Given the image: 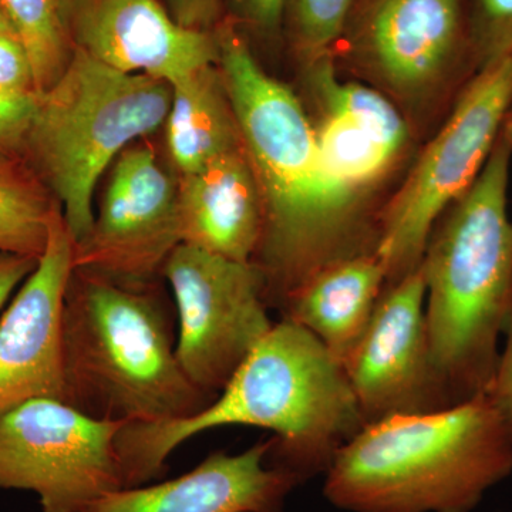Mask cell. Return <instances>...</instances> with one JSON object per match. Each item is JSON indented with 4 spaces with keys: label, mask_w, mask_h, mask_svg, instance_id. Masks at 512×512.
Returning a JSON list of instances; mask_svg holds the SVG:
<instances>
[{
    "label": "cell",
    "mask_w": 512,
    "mask_h": 512,
    "mask_svg": "<svg viewBox=\"0 0 512 512\" xmlns=\"http://www.w3.org/2000/svg\"><path fill=\"white\" fill-rule=\"evenodd\" d=\"M308 70L320 110L348 117L365 128L393 157L402 156L409 141V126L386 93L360 82L340 80L330 56L308 64Z\"/></svg>",
    "instance_id": "d6986e66"
},
{
    "label": "cell",
    "mask_w": 512,
    "mask_h": 512,
    "mask_svg": "<svg viewBox=\"0 0 512 512\" xmlns=\"http://www.w3.org/2000/svg\"><path fill=\"white\" fill-rule=\"evenodd\" d=\"M315 126L323 163L338 183L365 198L396 163L393 157L365 128L342 114L323 111Z\"/></svg>",
    "instance_id": "7402d4cb"
},
{
    "label": "cell",
    "mask_w": 512,
    "mask_h": 512,
    "mask_svg": "<svg viewBox=\"0 0 512 512\" xmlns=\"http://www.w3.org/2000/svg\"><path fill=\"white\" fill-rule=\"evenodd\" d=\"M239 12L256 28L272 32L284 15L286 0H237Z\"/></svg>",
    "instance_id": "f546056e"
},
{
    "label": "cell",
    "mask_w": 512,
    "mask_h": 512,
    "mask_svg": "<svg viewBox=\"0 0 512 512\" xmlns=\"http://www.w3.org/2000/svg\"><path fill=\"white\" fill-rule=\"evenodd\" d=\"M512 473V433L487 394L448 409L367 424L326 473L350 512H471Z\"/></svg>",
    "instance_id": "277c9868"
},
{
    "label": "cell",
    "mask_w": 512,
    "mask_h": 512,
    "mask_svg": "<svg viewBox=\"0 0 512 512\" xmlns=\"http://www.w3.org/2000/svg\"><path fill=\"white\" fill-rule=\"evenodd\" d=\"M421 266L384 288L343 363L365 424L453 407L431 356Z\"/></svg>",
    "instance_id": "8fae6325"
},
{
    "label": "cell",
    "mask_w": 512,
    "mask_h": 512,
    "mask_svg": "<svg viewBox=\"0 0 512 512\" xmlns=\"http://www.w3.org/2000/svg\"><path fill=\"white\" fill-rule=\"evenodd\" d=\"M511 161L500 134L476 183L437 221L421 259L431 356L454 406L490 389L510 318Z\"/></svg>",
    "instance_id": "3957f363"
},
{
    "label": "cell",
    "mask_w": 512,
    "mask_h": 512,
    "mask_svg": "<svg viewBox=\"0 0 512 512\" xmlns=\"http://www.w3.org/2000/svg\"><path fill=\"white\" fill-rule=\"evenodd\" d=\"M387 286L376 251L338 259L288 296L282 318L308 329L343 366L372 319Z\"/></svg>",
    "instance_id": "e0dca14e"
},
{
    "label": "cell",
    "mask_w": 512,
    "mask_h": 512,
    "mask_svg": "<svg viewBox=\"0 0 512 512\" xmlns=\"http://www.w3.org/2000/svg\"><path fill=\"white\" fill-rule=\"evenodd\" d=\"M215 35L218 66L264 205L254 264L265 276L266 302L281 311L323 266L376 251L377 234L365 198L338 183L323 163L313 121L291 87L262 69L232 26Z\"/></svg>",
    "instance_id": "6da1fadb"
},
{
    "label": "cell",
    "mask_w": 512,
    "mask_h": 512,
    "mask_svg": "<svg viewBox=\"0 0 512 512\" xmlns=\"http://www.w3.org/2000/svg\"><path fill=\"white\" fill-rule=\"evenodd\" d=\"M0 93L39 96L28 50L16 35H0Z\"/></svg>",
    "instance_id": "d4e9b609"
},
{
    "label": "cell",
    "mask_w": 512,
    "mask_h": 512,
    "mask_svg": "<svg viewBox=\"0 0 512 512\" xmlns=\"http://www.w3.org/2000/svg\"><path fill=\"white\" fill-rule=\"evenodd\" d=\"M225 426L272 431L269 466L302 483L328 473L340 448L366 424L345 367L308 329L282 318L201 412L123 426L117 453L124 488L163 476L175 448Z\"/></svg>",
    "instance_id": "7a4b0ae2"
},
{
    "label": "cell",
    "mask_w": 512,
    "mask_h": 512,
    "mask_svg": "<svg viewBox=\"0 0 512 512\" xmlns=\"http://www.w3.org/2000/svg\"><path fill=\"white\" fill-rule=\"evenodd\" d=\"M181 244L249 264L264 232V205L244 146L178 175Z\"/></svg>",
    "instance_id": "2e32d148"
},
{
    "label": "cell",
    "mask_w": 512,
    "mask_h": 512,
    "mask_svg": "<svg viewBox=\"0 0 512 512\" xmlns=\"http://www.w3.org/2000/svg\"><path fill=\"white\" fill-rule=\"evenodd\" d=\"M123 426L59 399L0 413V488L36 494L42 512H83L124 488L116 446Z\"/></svg>",
    "instance_id": "ba28073f"
},
{
    "label": "cell",
    "mask_w": 512,
    "mask_h": 512,
    "mask_svg": "<svg viewBox=\"0 0 512 512\" xmlns=\"http://www.w3.org/2000/svg\"><path fill=\"white\" fill-rule=\"evenodd\" d=\"M512 53V0H477L473 30L474 70Z\"/></svg>",
    "instance_id": "cb8c5ba5"
},
{
    "label": "cell",
    "mask_w": 512,
    "mask_h": 512,
    "mask_svg": "<svg viewBox=\"0 0 512 512\" xmlns=\"http://www.w3.org/2000/svg\"><path fill=\"white\" fill-rule=\"evenodd\" d=\"M63 383V402L127 426L185 419L215 399L185 376L148 286L77 268L64 296Z\"/></svg>",
    "instance_id": "5b68a950"
},
{
    "label": "cell",
    "mask_w": 512,
    "mask_h": 512,
    "mask_svg": "<svg viewBox=\"0 0 512 512\" xmlns=\"http://www.w3.org/2000/svg\"><path fill=\"white\" fill-rule=\"evenodd\" d=\"M178 174L146 138L111 165L89 234L74 245V268L148 286L181 244Z\"/></svg>",
    "instance_id": "30bf717a"
},
{
    "label": "cell",
    "mask_w": 512,
    "mask_h": 512,
    "mask_svg": "<svg viewBox=\"0 0 512 512\" xmlns=\"http://www.w3.org/2000/svg\"><path fill=\"white\" fill-rule=\"evenodd\" d=\"M501 136L505 138L508 146L512 148V104L510 110L507 111V116H505L503 127H501Z\"/></svg>",
    "instance_id": "1f68e13d"
},
{
    "label": "cell",
    "mask_w": 512,
    "mask_h": 512,
    "mask_svg": "<svg viewBox=\"0 0 512 512\" xmlns=\"http://www.w3.org/2000/svg\"><path fill=\"white\" fill-rule=\"evenodd\" d=\"M0 35H16L15 28H13L12 22H10L2 0H0Z\"/></svg>",
    "instance_id": "4dcf8cb0"
},
{
    "label": "cell",
    "mask_w": 512,
    "mask_h": 512,
    "mask_svg": "<svg viewBox=\"0 0 512 512\" xmlns=\"http://www.w3.org/2000/svg\"><path fill=\"white\" fill-rule=\"evenodd\" d=\"M39 259L0 252V309L8 302L9 296L23 284Z\"/></svg>",
    "instance_id": "f1b7e54d"
},
{
    "label": "cell",
    "mask_w": 512,
    "mask_h": 512,
    "mask_svg": "<svg viewBox=\"0 0 512 512\" xmlns=\"http://www.w3.org/2000/svg\"><path fill=\"white\" fill-rule=\"evenodd\" d=\"M60 205L40 185L0 156V252L39 259Z\"/></svg>",
    "instance_id": "44dd1931"
},
{
    "label": "cell",
    "mask_w": 512,
    "mask_h": 512,
    "mask_svg": "<svg viewBox=\"0 0 512 512\" xmlns=\"http://www.w3.org/2000/svg\"><path fill=\"white\" fill-rule=\"evenodd\" d=\"M20 42L28 50L37 94L60 79L74 55L73 0H2Z\"/></svg>",
    "instance_id": "ffe728a7"
},
{
    "label": "cell",
    "mask_w": 512,
    "mask_h": 512,
    "mask_svg": "<svg viewBox=\"0 0 512 512\" xmlns=\"http://www.w3.org/2000/svg\"><path fill=\"white\" fill-rule=\"evenodd\" d=\"M164 127L171 167L178 175L194 173L242 147L237 116L218 63L171 84Z\"/></svg>",
    "instance_id": "ac0fdd59"
},
{
    "label": "cell",
    "mask_w": 512,
    "mask_h": 512,
    "mask_svg": "<svg viewBox=\"0 0 512 512\" xmlns=\"http://www.w3.org/2000/svg\"><path fill=\"white\" fill-rule=\"evenodd\" d=\"M505 332L507 343L504 353H500L493 383L485 394L512 433V309Z\"/></svg>",
    "instance_id": "4316f807"
},
{
    "label": "cell",
    "mask_w": 512,
    "mask_h": 512,
    "mask_svg": "<svg viewBox=\"0 0 512 512\" xmlns=\"http://www.w3.org/2000/svg\"><path fill=\"white\" fill-rule=\"evenodd\" d=\"M296 47L306 64L330 56L355 0H289Z\"/></svg>",
    "instance_id": "603a6c76"
},
{
    "label": "cell",
    "mask_w": 512,
    "mask_h": 512,
    "mask_svg": "<svg viewBox=\"0 0 512 512\" xmlns=\"http://www.w3.org/2000/svg\"><path fill=\"white\" fill-rule=\"evenodd\" d=\"M271 446L259 441L244 453H212L184 476L121 488L83 512H282L299 481L269 466Z\"/></svg>",
    "instance_id": "9a60e30c"
},
{
    "label": "cell",
    "mask_w": 512,
    "mask_h": 512,
    "mask_svg": "<svg viewBox=\"0 0 512 512\" xmlns=\"http://www.w3.org/2000/svg\"><path fill=\"white\" fill-rule=\"evenodd\" d=\"M39 96L0 93V156L22 147L37 107Z\"/></svg>",
    "instance_id": "484cf974"
},
{
    "label": "cell",
    "mask_w": 512,
    "mask_h": 512,
    "mask_svg": "<svg viewBox=\"0 0 512 512\" xmlns=\"http://www.w3.org/2000/svg\"><path fill=\"white\" fill-rule=\"evenodd\" d=\"M74 241L57 210L45 252L0 318V413L64 397L63 309Z\"/></svg>",
    "instance_id": "7c38bea8"
},
{
    "label": "cell",
    "mask_w": 512,
    "mask_h": 512,
    "mask_svg": "<svg viewBox=\"0 0 512 512\" xmlns=\"http://www.w3.org/2000/svg\"><path fill=\"white\" fill-rule=\"evenodd\" d=\"M163 274L180 323L178 362L197 389L217 397L274 326L265 276L254 262L242 264L185 244L168 256Z\"/></svg>",
    "instance_id": "9c48e42d"
},
{
    "label": "cell",
    "mask_w": 512,
    "mask_h": 512,
    "mask_svg": "<svg viewBox=\"0 0 512 512\" xmlns=\"http://www.w3.org/2000/svg\"><path fill=\"white\" fill-rule=\"evenodd\" d=\"M461 0H377L367 18L365 62L384 93L420 103L456 70Z\"/></svg>",
    "instance_id": "5bb4252c"
},
{
    "label": "cell",
    "mask_w": 512,
    "mask_h": 512,
    "mask_svg": "<svg viewBox=\"0 0 512 512\" xmlns=\"http://www.w3.org/2000/svg\"><path fill=\"white\" fill-rule=\"evenodd\" d=\"M74 47L127 74L173 84L217 64V35L185 28L160 0H73Z\"/></svg>",
    "instance_id": "4fadbf2b"
},
{
    "label": "cell",
    "mask_w": 512,
    "mask_h": 512,
    "mask_svg": "<svg viewBox=\"0 0 512 512\" xmlns=\"http://www.w3.org/2000/svg\"><path fill=\"white\" fill-rule=\"evenodd\" d=\"M171 84L106 66L74 50L37 100L23 146L55 195L74 245L89 234L97 184L120 154L163 127Z\"/></svg>",
    "instance_id": "8992f818"
},
{
    "label": "cell",
    "mask_w": 512,
    "mask_h": 512,
    "mask_svg": "<svg viewBox=\"0 0 512 512\" xmlns=\"http://www.w3.org/2000/svg\"><path fill=\"white\" fill-rule=\"evenodd\" d=\"M512 104V53L471 77L436 137L380 212L376 254L387 285L419 268L437 221L481 174Z\"/></svg>",
    "instance_id": "52a82bcc"
},
{
    "label": "cell",
    "mask_w": 512,
    "mask_h": 512,
    "mask_svg": "<svg viewBox=\"0 0 512 512\" xmlns=\"http://www.w3.org/2000/svg\"><path fill=\"white\" fill-rule=\"evenodd\" d=\"M165 8L185 28L207 30L217 18L220 0H164Z\"/></svg>",
    "instance_id": "83f0119b"
}]
</instances>
